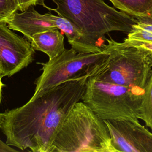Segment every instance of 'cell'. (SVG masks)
Here are the masks:
<instances>
[{"label":"cell","instance_id":"1","mask_svg":"<svg viewBox=\"0 0 152 152\" xmlns=\"http://www.w3.org/2000/svg\"><path fill=\"white\" fill-rule=\"evenodd\" d=\"M88 77L66 81L21 107L0 113L6 144L22 150L49 152L65 118L81 100Z\"/></svg>","mask_w":152,"mask_h":152},{"label":"cell","instance_id":"2","mask_svg":"<svg viewBox=\"0 0 152 152\" xmlns=\"http://www.w3.org/2000/svg\"><path fill=\"white\" fill-rule=\"evenodd\" d=\"M37 5L69 20L101 49L106 34L113 31L128 33L137 22L135 18L117 11L103 0H37Z\"/></svg>","mask_w":152,"mask_h":152},{"label":"cell","instance_id":"3","mask_svg":"<svg viewBox=\"0 0 152 152\" xmlns=\"http://www.w3.org/2000/svg\"><path fill=\"white\" fill-rule=\"evenodd\" d=\"M49 152H116L103 119L87 104L75 103L56 135Z\"/></svg>","mask_w":152,"mask_h":152},{"label":"cell","instance_id":"4","mask_svg":"<svg viewBox=\"0 0 152 152\" xmlns=\"http://www.w3.org/2000/svg\"><path fill=\"white\" fill-rule=\"evenodd\" d=\"M106 38L102 49L109 56L106 65L96 75L95 79L128 87L142 96L152 69L147 56L150 52Z\"/></svg>","mask_w":152,"mask_h":152},{"label":"cell","instance_id":"5","mask_svg":"<svg viewBox=\"0 0 152 152\" xmlns=\"http://www.w3.org/2000/svg\"><path fill=\"white\" fill-rule=\"evenodd\" d=\"M81 100L103 120L139 122L142 96L128 87L90 76Z\"/></svg>","mask_w":152,"mask_h":152},{"label":"cell","instance_id":"6","mask_svg":"<svg viewBox=\"0 0 152 152\" xmlns=\"http://www.w3.org/2000/svg\"><path fill=\"white\" fill-rule=\"evenodd\" d=\"M109 56L104 50L98 52H78L72 48L42 64L43 72L34 82L35 91L30 100L42 96L66 81L83 76H93L106 65Z\"/></svg>","mask_w":152,"mask_h":152},{"label":"cell","instance_id":"7","mask_svg":"<svg viewBox=\"0 0 152 152\" xmlns=\"http://www.w3.org/2000/svg\"><path fill=\"white\" fill-rule=\"evenodd\" d=\"M34 50L27 39L12 32L5 22L0 23L1 77H11L32 61Z\"/></svg>","mask_w":152,"mask_h":152},{"label":"cell","instance_id":"8","mask_svg":"<svg viewBox=\"0 0 152 152\" xmlns=\"http://www.w3.org/2000/svg\"><path fill=\"white\" fill-rule=\"evenodd\" d=\"M116 151L152 152V133L140 122L104 120Z\"/></svg>","mask_w":152,"mask_h":152},{"label":"cell","instance_id":"9","mask_svg":"<svg viewBox=\"0 0 152 152\" xmlns=\"http://www.w3.org/2000/svg\"><path fill=\"white\" fill-rule=\"evenodd\" d=\"M6 23L10 29L23 33L29 41L37 33L57 28L47 13H39L34 8V5L30 6L21 12H15Z\"/></svg>","mask_w":152,"mask_h":152},{"label":"cell","instance_id":"10","mask_svg":"<svg viewBox=\"0 0 152 152\" xmlns=\"http://www.w3.org/2000/svg\"><path fill=\"white\" fill-rule=\"evenodd\" d=\"M47 14L56 27L65 35L71 48L78 52L84 53H94L102 50L91 43L83 33L67 19L50 12Z\"/></svg>","mask_w":152,"mask_h":152},{"label":"cell","instance_id":"11","mask_svg":"<svg viewBox=\"0 0 152 152\" xmlns=\"http://www.w3.org/2000/svg\"><path fill=\"white\" fill-rule=\"evenodd\" d=\"M30 42L34 50L45 53L49 59L57 56L65 49L64 34L58 28L37 33Z\"/></svg>","mask_w":152,"mask_h":152},{"label":"cell","instance_id":"12","mask_svg":"<svg viewBox=\"0 0 152 152\" xmlns=\"http://www.w3.org/2000/svg\"><path fill=\"white\" fill-rule=\"evenodd\" d=\"M127 34L123 43L152 53V24L137 20Z\"/></svg>","mask_w":152,"mask_h":152},{"label":"cell","instance_id":"13","mask_svg":"<svg viewBox=\"0 0 152 152\" xmlns=\"http://www.w3.org/2000/svg\"><path fill=\"white\" fill-rule=\"evenodd\" d=\"M121 11L138 18L152 14V0H108Z\"/></svg>","mask_w":152,"mask_h":152},{"label":"cell","instance_id":"14","mask_svg":"<svg viewBox=\"0 0 152 152\" xmlns=\"http://www.w3.org/2000/svg\"><path fill=\"white\" fill-rule=\"evenodd\" d=\"M140 119L152 131V71L142 96Z\"/></svg>","mask_w":152,"mask_h":152},{"label":"cell","instance_id":"15","mask_svg":"<svg viewBox=\"0 0 152 152\" xmlns=\"http://www.w3.org/2000/svg\"><path fill=\"white\" fill-rule=\"evenodd\" d=\"M19 7L15 0H0V23L5 22Z\"/></svg>","mask_w":152,"mask_h":152},{"label":"cell","instance_id":"16","mask_svg":"<svg viewBox=\"0 0 152 152\" xmlns=\"http://www.w3.org/2000/svg\"><path fill=\"white\" fill-rule=\"evenodd\" d=\"M19 7V11H23L31 5H36L37 0H15Z\"/></svg>","mask_w":152,"mask_h":152},{"label":"cell","instance_id":"17","mask_svg":"<svg viewBox=\"0 0 152 152\" xmlns=\"http://www.w3.org/2000/svg\"><path fill=\"white\" fill-rule=\"evenodd\" d=\"M15 150L11 148L9 145L3 142L0 140V151H14Z\"/></svg>","mask_w":152,"mask_h":152},{"label":"cell","instance_id":"18","mask_svg":"<svg viewBox=\"0 0 152 152\" xmlns=\"http://www.w3.org/2000/svg\"><path fill=\"white\" fill-rule=\"evenodd\" d=\"M137 20H142L149 23L152 24V14L149 16V17H141V18H136Z\"/></svg>","mask_w":152,"mask_h":152},{"label":"cell","instance_id":"19","mask_svg":"<svg viewBox=\"0 0 152 152\" xmlns=\"http://www.w3.org/2000/svg\"><path fill=\"white\" fill-rule=\"evenodd\" d=\"M147 59L150 66L152 67V53H149V55L147 56Z\"/></svg>","mask_w":152,"mask_h":152},{"label":"cell","instance_id":"20","mask_svg":"<svg viewBox=\"0 0 152 152\" xmlns=\"http://www.w3.org/2000/svg\"><path fill=\"white\" fill-rule=\"evenodd\" d=\"M1 78H2V77L0 75V103H1V90H2V88L5 86V85L1 81Z\"/></svg>","mask_w":152,"mask_h":152},{"label":"cell","instance_id":"21","mask_svg":"<svg viewBox=\"0 0 152 152\" xmlns=\"http://www.w3.org/2000/svg\"><path fill=\"white\" fill-rule=\"evenodd\" d=\"M0 72H1V68H0Z\"/></svg>","mask_w":152,"mask_h":152}]
</instances>
